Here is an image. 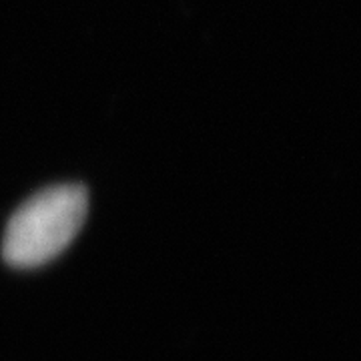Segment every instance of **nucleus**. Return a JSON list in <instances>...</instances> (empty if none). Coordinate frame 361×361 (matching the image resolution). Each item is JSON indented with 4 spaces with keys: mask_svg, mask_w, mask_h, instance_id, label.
<instances>
[{
    "mask_svg": "<svg viewBox=\"0 0 361 361\" xmlns=\"http://www.w3.org/2000/svg\"><path fill=\"white\" fill-rule=\"evenodd\" d=\"M89 209L82 185H52L16 209L4 233L2 257L8 265L30 269L61 255L80 231Z\"/></svg>",
    "mask_w": 361,
    "mask_h": 361,
    "instance_id": "1",
    "label": "nucleus"
}]
</instances>
